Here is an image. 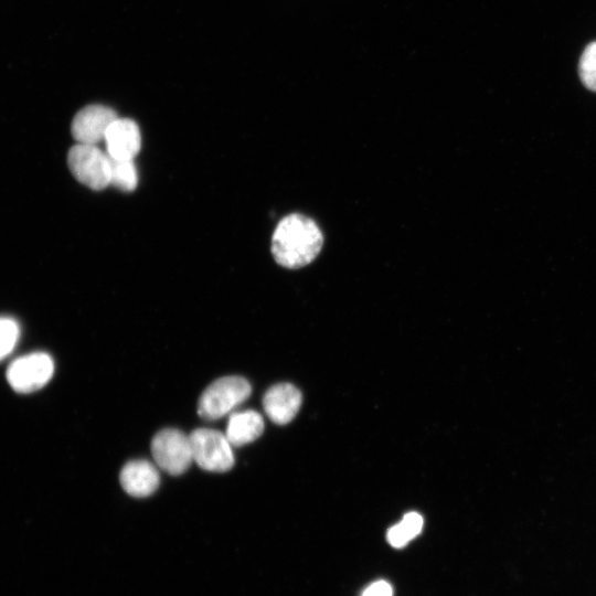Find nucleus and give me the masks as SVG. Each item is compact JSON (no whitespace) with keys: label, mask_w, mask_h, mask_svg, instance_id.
Listing matches in <instances>:
<instances>
[{"label":"nucleus","mask_w":596,"mask_h":596,"mask_svg":"<svg viewBox=\"0 0 596 596\" xmlns=\"http://www.w3.org/2000/svg\"><path fill=\"white\" fill-rule=\"evenodd\" d=\"M323 236L317 223L291 213L277 224L272 237V254L283 267L297 269L310 264L320 253Z\"/></svg>","instance_id":"1"},{"label":"nucleus","mask_w":596,"mask_h":596,"mask_svg":"<svg viewBox=\"0 0 596 596\" xmlns=\"http://www.w3.org/2000/svg\"><path fill=\"white\" fill-rule=\"evenodd\" d=\"M251 392V384L242 376L220 377L201 394L198 414L206 421L219 419L246 401Z\"/></svg>","instance_id":"2"},{"label":"nucleus","mask_w":596,"mask_h":596,"mask_svg":"<svg viewBox=\"0 0 596 596\" xmlns=\"http://www.w3.org/2000/svg\"><path fill=\"white\" fill-rule=\"evenodd\" d=\"M67 164L75 177L92 190L110 185L111 159L96 145L77 143L67 153Z\"/></svg>","instance_id":"3"},{"label":"nucleus","mask_w":596,"mask_h":596,"mask_svg":"<svg viewBox=\"0 0 596 596\" xmlns=\"http://www.w3.org/2000/svg\"><path fill=\"white\" fill-rule=\"evenodd\" d=\"M189 437L193 461L202 469L225 472L234 466L233 446L225 434L211 428H198Z\"/></svg>","instance_id":"4"},{"label":"nucleus","mask_w":596,"mask_h":596,"mask_svg":"<svg viewBox=\"0 0 596 596\" xmlns=\"http://www.w3.org/2000/svg\"><path fill=\"white\" fill-rule=\"evenodd\" d=\"M155 462L166 472L179 476L193 461L190 437L175 428L159 430L151 441Z\"/></svg>","instance_id":"5"},{"label":"nucleus","mask_w":596,"mask_h":596,"mask_svg":"<svg viewBox=\"0 0 596 596\" xmlns=\"http://www.w3.org/2000/svg\"><path fill=\"white\" fill-rule=\"evenodd\" d=\"M54 361L45 352H33L15 359L7 370L10 386L19 393H32L49 383Z\"/></svg>","instance_id":"6"},{"label":"nucleus","mask_w":596,"mask_h":596,"mask_svg":"<svg viewBox=\"0 0 596 596\" xmlns=\"http://www.w3.org/2000/svg\"><path fill=\"white\" fill-rule=\"evenodd\" d=\"M114 109L104 105H88L73 118L71 132L77 143L96 145L105 139L110 124L117 118Z\"/></svg>","instance_id":"7"},{"label":"nucleus","mask_w":596,"mask_h":596,"mask_svg":"<svg viewBox=\"0 0 596 596\" xmlns=\"http://www.w3.org/2000/svg\"><path fill=\"white\" fill-rule=\"evenodd\" d=\"M106 152L111 159H134L141 147V135L136 121L117 117L106 131Z\"/></svg>","instance_id":"8"},{"label":"nucleus","mask_w":596,"mask_h":596,"mask_svg":"<svg viewBox=\"0 0 596 596\" xmlns=\"http://www.w3.org/2000/svg\"><path fill=\"white\" fill-rule=\"evenodd\" d=\"M301 401V393L295 385L279 383L266 391L263 397V406L267 416L275 424L284 425L296 416Z\"/></svg>","instance_id":"9"},{"label":"nucleus","mask_w":596,"mask_h":596,"mask_svg":"<svg viewBox=\"0 0 596 596\" xmlns=\"http://www.w3.org/2000/svg\"><path fill=\"white\" fill-rule=\"evenodd\" d=\"M119 481L128 494L142 498L152 494L158 489L160 476L153 464L145 459H136L123 467Z\"/></svg>","instance_id":"10"},{"label":"nucleus","mask_w":596,"mask_h":596,"mask_svg":"<svg viewBox=\"0 0 596 596\" xmlns=\"http://www.w3.org/2000/svg\"><path fill=\"white\" fill-rule=\"evenodd\" d=\"M264 430L259 413L246 409L231 414L225 436L233 447H241L257 439Z\"/></svg>","instance_id":"11"},{"label":"nucleus","mask_w":596,"mask_h":596,"mask_svg":"<svg viewBox=\"0 0 596 596\" xmlns=\"http://www.w3.org/2000/svg\"><path fill=\"white\" fill-rule=\"evenodd\" d=\"M423 523L419 513L407 512L397 524L389 529L386 540L393 547H403L421 533Z\"/></svg>","instance_id":"12"},{"label":"nucleus","mask_w":596,"mask_h":596,"mask_svg":"<svg viewBox=\"0 0 596 596\" xmlns=\"http://www.w3.org/2000/svg\"><path fill=\"white\" fill-rule=\"evenodd\" d=\"M137 184L138 172L134 159H111L110 185L123 192H131Z\"/></svg>","instance_id":"13"},{"label":"nucleus","mask_w":596,"mask_h":596,"mask_svg":"<svg viewBox=\"0 0 596 596\" xmlns=\"http://www.w3.org/2000/svg\"><path fill=\"white\" fill-rule=\"evenodd\" d=\"M578 74L584 86L596 92V41L589 43L583 51Z\"/></svg>","instance_id":"14"},{"label":"nucleus","mask_w":596,"mask_h":596,"mask_svg":"<svg viewBox=\"0 0 596 596\" xmlns=\"http://www.w3.org/2000/svg\"><path fill=\"white\" fill-rule=\"evenodd\" d=\"M20 338V326L7 317L0 318V361L7 358L15 348Z\"/></svg>","instance_id":"15"},{"label":"nucleus","mask_w":596,"mask_h":596,"mask_svg":"<svg viewBox=\"0 0 596 596\" xmlns=\"http://www.w3.org/2000/svg\"><path fill=\"white\" fill-rule=\"evenodd\" d=\"M362 596H393V589L387 582L376 581L364 589Z\"/></svg>","instance_id":"16"}]
</instances>
